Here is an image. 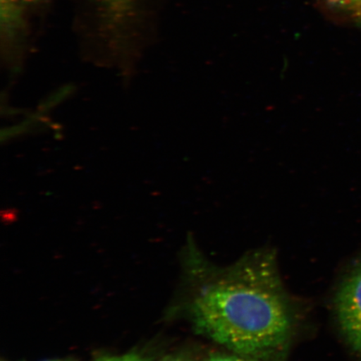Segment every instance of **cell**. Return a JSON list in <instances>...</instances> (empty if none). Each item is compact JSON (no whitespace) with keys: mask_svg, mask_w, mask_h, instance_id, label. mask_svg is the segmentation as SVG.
I'll return each instance as SVG.
<instances>
[{"mask_svg":"<svg viewBox=\"0 0 361 361\" xmlns=\"http://www.w3.org/2000/svg\"><path fill=\"white\" fill-rule=\"evenodd\" d=\"M205 267L189 306L195 331L233 353L283 361L295 311L274 255L259 251L228 267Z\"/></svg>","mask_w":361,"mask_h":361,"instance_id":"obj_1","label":"cell"},{"mask_svg":"<svg viewBox=\"0 0 361 361\" xmlns=\"http://www.w3.org/2000/svg\"><path fill=\"white\" fill-rule=\"evenodd\" d=\"M335 310L343 336L361 357V261L338 288Z\"/></svg>","mask_w":361,"mask_h":361,"instance_id":"obj_2","label":"cell"},{"mask_svg":"<svg viewBox=\"0 0 361 361\" xmlns=\"http://www.w3.org/2000/svg\"><path fill=\"white\" fill-rule=\"evenodd\" d=\"M102 15L112 25H121L133 15L138 0H94Z\"/></svg>","mask_w":361,"mask_h":361,"instance_id":"obj_3","label":"cell"},{"mask_svg":"<svg viewBox=\"0 0 361 361\" xmlns=\"http://www.w3.org/2000/svg\"><path fill=\"white\" fill-rule=\"evenodd\" d=\"M329 12L361 27V0H319Z\"/></svg>","mask_w":361,"mask_h":361,"instance_id":"obj_4","label":"cell"},{"mask_svg":"<svg viewBox=\"0 0 361 361\" xmlns=\"http://www.w3.org/2000/svg\"><path fill=\"white\" fill-rule=\"evenodd\" d=\"M38 1L39 0H1L2 22H6L8 28H11L19 20L23 7Z\"/></svg>","mask_w":361,"mask_h":361,"instance_id":"obj_5","label":"cell"},{"mask_svg":"<svg viewBox=\"0 0 361 361\" xmlns=\"http://www.w3.org/2000/svg\"><path fill=\"white\" fill-rule=\"evenodd\" d=\"M203 361H260L247 356L238 355L231 352L230 354L215 353L207 356Z\"/></svg>","mask_w":361,"mask_h":361,"instance_id":"obj_6","label":"cell"},{"mask_svg":"<svg viewBox=\"0 0 361 361\" xmlns=\"http://www.w3.org/2000/svg\"><path fill=\"white\" fill-rule=\"evenodd\" d=\"M100 361H144L137 355H128L121 356V357H112L102 360Z\"/></svg>","mask_w":361,"mask_h":361,"instance_id":"obj_7","label":"cell"},{"mask_svg":"<svg viewBox=\"0 0 361 361\" xmlns=\"http://www.w3.org/2000/svg\"><path fill=\"white\" fill-rule=\"evenodd\" d=\"M161 361H190L183 355H171Z\"/></svg>","mask_w":361,"mask_h":361,"instance_id":"obj_8","label":"cell"},{"mask_svg":"<svg viewBox=\"0 0 361 361\" xmlns=\"http://www.w3.org/2000/svg\"><path fill=\"white\" fill-rule=\"evenodd\" d=\"M52 361H55V360H52Z\"/></svg>","mask_w":361,"mask_h":361,"instance_id":"obj_9","label":"cell"}]
</instances>
